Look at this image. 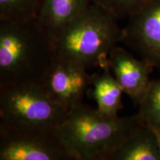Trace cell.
Segmentation results:
<instances>
[{
  "instance_id": "obj_1",
  "label": "cell",
  "mask_w": 160,
  "mask_h": 160,
  "mask_svg": "<svg viewBox=\"0 0 160 160\" xmlns=\"http://www.w3.org/2000/svg\"><path fill=\"white\" fill-rule=\"evenodd\" d=\"M54 44L36 18L0 22V88L42 84Z\"/></svg>"
},
{
  "instance_id": "obj_2",
  "label": "cell",
  "mask_w": 160,
  "mask_h": 160,
  "mask_svg": "<svg viewBox=\"0 0 160 160\" xmlns=\"http://www.w3.org/2000/svg\"><path fill=\"white\" fill-rule=\"evenodd\" d=\"M144 125L138 114L111 117L81 103L70 110L58 130L76 160H108Z\"/></svg>"
},
{
  "instance_id": "obj_3",
  "label": "cell",
  "mask_w": 160,
  "mask_h": 160,
  "mask_svg": "<svg viewBox=\"0 0 160 160\" xmlns=\"http://www.w3.org/2000/svg\"><path fill=\"white\" fill-rule=\"evenodd\" d=\"M118 20L91 4L56 37V57L75 62L87 70L108 65L110 53L122 39L123 28Z\"/></svg>"
},
{
  "instance_id": "obj_4",
  "label": "cell",
  "mask_w": 160,
  "mask_h": 160,
  "mask_svg": "<svg viewBox=\"0 0 160 160\" xmlns=\"http://www.w3.org/2000/svg\"><path fill=\"white\" fill-rule=\"evenodd\" d=\"M68 111L52 100L41 84L0 88V126L19 130L57 129Z\"/></svg>"
},
{
  "instance_id": "obj_5",
  "label": "cell",
  "mask_w": 160,
  "mask_h": 160,
  "mask_svg": "<svg viewBox=\"0 0 160 160\" xmlns=\"http://www.w3.org/2000/svg\"><path fill=\"white\" fill-rule=\"evenodd\" d=\"M0 160H76L57 129L0 126Z\"/></svg>"
},
{
  "instance_id": "obj_6",
  "label": "cell",
  "mask_w": 160,
  "mask_h": 160,
  "mask_svg": "<svg viewBox=\"0 0 160 160\" xmlns=\"http://www.w3.org/2000/svg\"><path fill=\"white\" fill-rule=\"evenodd\" d=\"M91 82L92 75L83 66L56 57L41 85L54 102L69 111L82 103L84 95Z\"/></svg>"
},
{
  "instance_id": "obj_7",
  "label": "cell",
  "mask_w": 160,
  "mask_h": 160,
  "mask_svg": "<svg viewBox=\"0 0 160 160\" xmlns=\"http://www.w3.org/2000/svg\"><path fill=\"white\" fill-rule=\"evenodd\" d=\"M122 42L160 73V0H151L128 18Z\"/></svg>"
},
{
  "instance_id": "obj_8",
  "label": "cell",
  "mask_w": 160,
  "mask_h": 160,
  "mask_svg": "<svg viewBox=\"0 0 160 160\" xmlns=\"http://www.w3.org/2000/svg\"><path fill=\"white\" fill-rule=\"evenodd\" d=\"M108 59L110 68L124 93L139 105L151 84L149 74L153 68L119 46L113 49Z\"/></svg>"
},
{
  "instance_id": "obj_9",
  "label": "cell",
  "mask_w": 160,
  "mask_h": 160,
  "mask_svg": "<svg viewBox=\"0 0 160 160\" xmlns=\"http://www.w3.org/2000/svg\"><path fill=\"white\" fill-rule=\"evenodd\" d=\"M92 4L91 0H41L36 19L52 40Z\"/></svg>"
},
{
  "instance_id": "obj_10",
  "label": "cell",
  "mask_w": 160,
  "mask_h": 160,
  "mask_svg": "<svg viewBox=\"0 0 160 160\" xmlns=\"http://www.w3.org/2000/svg\"><path fill=\"white\" fill-rule=\"evenodd\" d=\"M108 160H160V148L156 132L144 125L126 139Z\"/></svg>"
},
{
  "instance_id": "obj_11",
  "label": "cell",
  "mask_w": 160,
  "mask_h": 160,
  "mask_svg": "<svg viewBox=\"0 0 160 160\" xmlns=\"http://www.w3.org/2000/svg\"><path fill=\"white\" fill-rule=\"evenodd\" d=\"M102 69L99 73L92 74L91 97L97 102L98 111L105 115L115 117L122 108L124 92L114 76L111 74L109 64Z\"/></svg>"
},
{
  "instance_id": "obj_12",
  "label": "cell",
  "mask_w": 160,
  "mask_h": 160,
  "mask_svg": "<svg viewBox=\"0 0 160 160\" xmlns=\"http://www.w3.org/2000/svg\"><path fill=\"white\" fill-rule=\"evenodd\" d=\"M137 114L156 132L160 131V77L151 80L148 89L139 105Z\"/></svg>"
},
{
  "instance_id": "obj_13",
  "label": "cell",
  "mask_w": 160,
  "mask_h": 160,
  "mask_svg": "<svg viewBox=\"0 0 160 160\" xmlns=\"http://www.w3.org/2000/svg\"><path fill=\"white\" fill-rule=\"evenodd\" d=\"M41 0H0V22L36 18Z\"/></svg>"
},
{
  "instance_id": "obj_14",
  "label": "cell",
  "mask_w": 160,
  "mask_h": 160,
  "mask_svg": "<svg viewBox=\"0 0 160 160\" xmlns=\"http://www.w3.org/2000/svg\"><path fill=\"white\" fill-rule=\"evenodd\" d=\"M151 0H91L92 4L99 6L118 19L130 18Z\"/></svg>"
},
{
  "instance_id": "obj_15",
  "label": "cell",
  "mask_w": 160,
  "mask_h": 160,
  "mask_svg": "<svg viewBox=\"0 0 160 160\" xmlns=\"http://www.w3.org/2000/svg\"><path fill=\"white\" fill-rule=\"evenodd\" d=\"M156 132V131H155ZM156 133H157V137H158V140H159V148H160V131L159 132H156Z\"/></svg>"
}]
</instances>
